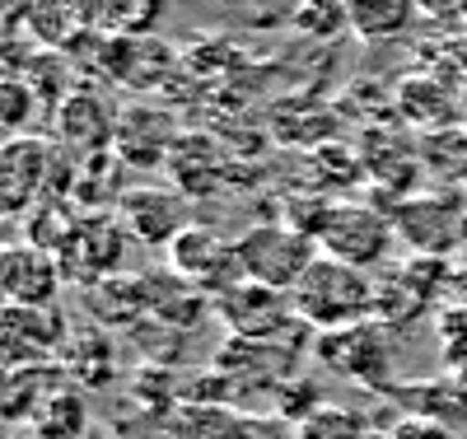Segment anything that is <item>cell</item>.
Listing matches in <instances>:
<instances>
[{"label": "cell", "mask_w": 467, "mask_h": 439, "mask_svg": "<svg viewBox=\"0 0 467 439\" xmlns=\"http://www.w3.org/2000/svg\"><path fill=\"white\" fill-rule=\"evenodd\" d=\"M290 304L299 323H308L314 332H332L346 323H360V318H374V281L369 271L318 253V262L290 290Z\"/></svg>", "instance_id": "1"}, {"label": "cell", "mask_w": 467, "mask_h": 439, "mask_svg": "<svg viewBox=\"0 0 467 439\" xmlns=\"http://www.w3.org/2000/svg\"><path fill=\"white\" fill-rule=\"evenodd\" d=\"M234 257H239L248 281L290 295L304 281V271L318 262V244L304 229H295L290 220H271V225H253L234 238Z\"/></svg>", "instance_id": "2"}, {"label": "cell", "mask_w": 467, "mask_h": 439, "mask_svg": "<svg viewBox=\"0 0 467 439\" xmlns=\"http://www.w3.org/2000/svg\"><path fill=\"white\" fill-rule=\"evenodd\" d=\"M314 355L341 379H356L374 392H388V374H393V337L379 318H360L332 332L314 337Z\"/></svg>", "instance_id": "3"}, {"label": "cell", "mask_w": 467, "mask_h": 439, "mask_svg": "<svg viewBox=\"0 0 467 439\" xmlns=\"http://www.w3.org/2000/svg\"><path fill=\"white\" fill-rule=\"evenodd\" d=\"M127 244H131V234H127V225L117 215H108V211L80 215V225H75V234L66 238V248H61L66 281L99 286V281H108V276H117L122 262H127Z\"/></svg>", "instance_id": "4"}, {"label": "cell", "mask_w": 467, "mask_h": 439, "mask_svg": "<svg viewBox=\"0 0 467 439\" xmlns=\"http://www.w3.org/2000/svg\"><path fill=\"white\" fill-rule=\"evenodd\" d=\"M393 234H398V225L369 206H332L318 229V253L369 271L393 253Z\"/></svg>", "instance_id": "5"}, {"label": "cell", "mask_w": 467, "mask_h": 439, "mask_svg": "<svg viewBox=\"0 0 467 439\" xmlns=\"http://www.w3.org/2000/svg\"><path fill=\"white\" fill-rule=\"evenodd\" d=\"M66 346V323L57 304H0V370H37Z\"/></svg>", "instance_id": "6"}, {"label": "cell", "mask_w": 467, "mask_h": 439, "mask_svg": "<svg viewBox=\"0 0 467 439\" xmlns=\"http://www.w3.org/2000/svg\"><path fill=\"white\" fill-rule=\"evenodd\" d=\"M52 183V141L47 136H10L0 141V220H15L37 206Z\"/></svg>", "instance_id": "7"}, {"label": "cell", "mask_w": 467, "mask_h": 439, "mask_svg": "<svg viewBox=\"0 0 467 439\" xmlns=\"http://www.w3.org/2000/svg\"><path fill=\"white\" fill-rule=\"evenodd\" d=\"M169 267H173V276L192 281L197 290H211V299H220L224 290L248 281L239 257H234V244H220V234L202 229V225H187L169 244Z\"/></svg>", "instance_id": "8"}, {"label": "cell", "mask_w": 467, "mask_h": 439, "mask_svg": "<svg viewBox=\"0 0 467 439\" xmlns=\"http://www.w3.org/2000/svg\"><path fill=\"white\" fill-rule=\"evenodd\" d=\"M117 220L127 225V234L145 248H169L173 238L192 225L187 215V196L173 192V187H160V183H145V187H131L122 192L117 202Z\"/></svg>", "instance_id": "9"}, {"label": "cell", "mask_w": 467, "mask_h": 439, "mask_svg": "<svg viewBox=\"0 0 467 439\" xmlns=\"http://www.w3.org/2000/svg\"><path fill=\"white\" fill-rule=\"evenodd\" d=\"M66 281L61 257L37 248V244H5L0 248V304H28V308H43L57 299Z\"/></svg>", "instance_id": "10"}, {"label": "cell", "mask_w": 467, "mask_h": 439, "mask_svg": "<svg viewBox=\"0 0 467 439\" xmlns=\"http://www.w3.org/2000/svg\"><path fill=\"white\" fill-rule=\"evenodd\" d=\"M211 304H215V313H220L239 337H276V332H285L290 323H299L290 295L266 290V286H257V281H239L234 290H224V295L211 299Z\"/></svg>", "instance_id": "11"}, {"label": "cell", "mask_w": 467, "mask_h": 439, "mask_svg": "<svg viewBox=\"0 0 467 439\" xmlns=\"http://www.w3.org/2000/svg\"><path fill=\"white\" fill-rule=\"evenodd\" d=\"M57 141L85 150V154H103V150L117 141L112 108H108L99 94H89V89L66 94L61 108H57Z\"/></svg>", "instance_id": "12"}, {"label": "cell", "mask_w": 467, "mask_h": 439, "mask_svg": "<svg viewBox=\"0 0 467 439\" xmlns=\"http://www.w3.org/2000/svg\"><path fill=\"white\" fill-rule=\"evenodd\" d=\"M94 37H154L169 15V0H80Z\"/></svg>", "instance_id": "13"}, {"label": "cell", "mask_w": 467, "mask_h": 439, "mask_svg": "<svg viewBox=\"0 0 467 439\" xmlns=\"http://www.w3.org/2000/svg\"><path fill=\"white\" fill-rule=\"evenodd\" d=\"M346 15H350V33L365 37V43L402 37L420 19L416 0H346Z\"/></svg>", "instance_id": "14"}, {"label": "cell", "mask_w": 467, "mask_h": 439, "mask_svg": "<svg viewBox=\"0 0 467 439\" xmlns=\"http://www.w3.org/2000/svg\"><path fill=\"white\" fill-rule=\"evenodd\" d=\"M24 19H28L33 37H37L43 47H70L80 33H89L80 0H28Z\"/></svg>", "instance_id": "15"}, {"label": "cell", "mask_w": 467, "mask_h": 439, "mask_svg": "<svg viewBox=\"0 0 467 439\" xmlns=\"http://www.w3.org/2000/svg\"><path fill=\"white\" fill-rule=\"evenodd\" d=\"M33 425H37V439H85L89 407L75 388H61L43 397V407L33 412Z\"/></svg>", "instance_id": "16"}, {"label": "cell", "mask_w": 467, "mask_h": 439, "mask_svg": "<svg viewBox=\"0 0 467 439\" xmlns=\"http://www.w3.org/2000/svg\"><path fill=\"white\" fill-rule=\"evenodd\" d=\"M290 28L314 37V43H332L350 28L346 0H290Z\"/></svg>", "instance_id": "17"}, {"label": "cell", "mask_w": 467, "mask_h": 439, "mask_svg": "<svg viewBox=\"0 0 467 439\" xmlns=\"http://www.w3.org/2000/svg\"><path fill=\"white\" fill-rule=\"evenodd\" d=\"M365 434H369V421L337 402H323L318 412H308L295 425V439H365Z\"/></svg>", "instance_id": "18"}, {"label": "cell", "mask_w": 467, "mask_h": 439, "mask_svg": "<svg viewBox=\"0 0 467 439\" xmlns=\"http://www.w3.org/2000/svg\"><path fill=\"white\" fill-rule=\"evenodd\" d=\"M33 89L24 85V79H15V75H0V127L5 131H15V136H24V127L33 122Z\"/></svg>", "instance_id": "19"}, {"label": "cell", "mask_w": 467, "mask_h": 439, "mask_svg": "<svg viewBox=\"0 0 467 439\" xmlns=\"http://www.w3.org/2000/svg\"><path fill=\"white\" fill-rule=\"evenodd\" d=\"M416 10H420L425 19H458L462 0H416Z\"/></svg>", "instance_id": "20"}, {"label": "cell", "mask_w": 467, "mask_h": 439, "mask_svg": "<svg viewBox=\"0 0 467 439\" xmlns=\"http://www.w3.org/2000/svg\"><path fill=\"white\" fill-rule=\"evenodd\" d=\"M85 439H117V434H112V430H103V425H89V430H85Z\"/></svg>", "instance_id": "21"}, {"label": "cell", "mask_w": 467, "mask_h": 439, "mask_svg": "<svg viewBox=\"0 0 467 439\" xmlns=\"http://www.w3.org/2000/svg\"><path fill=\"white\" fill-rule=\"evenodd\" d=\"M458 383H462V392H467V365H462V374H458Z\"/></svg>", "instance_id": "22"}, {"label": "cell", "mask_w": 467, "mask_h": 439, "mask_svg": "<svg viewBox=\"0 0 467 439\" xmlns=\"http://www.w3.org/2000/svg\"><path fill=\"white\" fill-rule=\"evenodd\" d=\"M458 19H462V24H467V0H462V10H458Z\"/></svg>", "instance_id": "23"}, {"label": "cell", "mask_w": 467, "mask_h": 439, "mask_svg": "<svg viewBox=\"0 0 467 439\" xmlns=\"http://www.w3.org/2000/svg\"><path fill=\"white\" fill-rule=\"evenodd\" d=\"M0 248H5V238H0Z\"/></svg>", "instance_id": "24"}, {"label": "cell", "mask_w": 467, "mask_h": 439, "mask_svg": "<svg viewBox=\"0 0 467 439\" xmlns=\"http://www.w3.org/2000/svg\"><path fill=\"white\" fill-rule=\"evenodd\" d=\"M0 439H10V434H0Z\"/></svg>", "instance_id": "25"}]
</instances>
